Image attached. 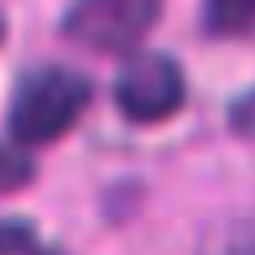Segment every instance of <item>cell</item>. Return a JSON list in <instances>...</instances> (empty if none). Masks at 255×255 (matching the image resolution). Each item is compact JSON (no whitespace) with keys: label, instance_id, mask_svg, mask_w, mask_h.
Segmentation results:
<instances>
[{"label":"cell","instance_id":"1","mask_svg":"<svg viewBox=\"0 0 255 255\" xmlns=\"http://www.w3.org/2000/svg\"><path fill=\"white\" fill-rule=\"evenodd\" d=\"M88 96H92L88 76H80L72 68H60V64L36 68L16 88V100H12V112H8V128H12V135L20 143L60 139L76 124V116L88 108Z\"/></svg>","mask_w":255,"mask_h":255},{"label":"cell","instance_id":"2","mask_svg":"<svg viewBox=\"0 0 255 255\" xmlns=\"http://www.w3.org/2000/svg\"><path fill=\"white\" fill-rule=\"evenodd\" d=\"M187 84L171 56L163 52H135L116 76V104L135 124H159L183 108Z\"/></svg>","mask_w":255,"mask_h":255},{"label":"cell","instance_id":"3","mask_svg":"<svg viewBox=\"0 0 255 255\" xmlns=\"http://www.w3.org/2000/svg\"><path fill=\"white\" fill-rule=\"evenodd\" d=\"M159 16V0H76L64 16V32L100 52L131 48Z\"/></svg>","mask_w":255,"mask_h":255},{"label":"cell","instance_id":"4","mask_svg":"<svg viewBox=\"0 0 255 255\" xmlns=\"http://www.w3.org/2000/svg\"><path fill=\"white\" fill-rule=\"evenodd\" d=\"M199 255H255V211L211 223L199 239Z\"/></svg>","mask_w":255,"mask_h":255},{"label":"cell","instance_id":"5","mask_svg":"<svg viewBox=\"0 0 255 255\" xmlns=\"http://www.w3.org/2000/svg\"><path fill=\"white\" fill-rule=\"evenodd\" d=\"M203 24L215 36L255 32V0H203Z\"/></svg>","mask_w":255,"mask_h":255},{"label":"cell","instance_id":"6","mask_svg":"<svg viewBox=\"0 0 255 255\" xmlns=\"http://www.w3.org/2000/svg\"><path fill=\"white\" fill-rule=\"evenodd\" d=\"M231 128L247 139H255V88H247L235 104H231Z\"/></svg>","mask_w":255,"mask_h":255},{"label":"cell","instance_id":"7","mask_svg":"<svg viewBox=\"0 0 255 255\" xmlns=\"http://www.w3.org/2000/svg\"><path fill=\"white\" fill-rule=\"evenodd\" d=\"M0 251H4V255H56V251H40L36 239H32L24 227H4V231H0Z\"/></svg>","mask_w":255,"mask_h":255},{"label":"cell","instance_id":"8","mask_svg":"<svg viewBox=\"0 0 255 255\" xmlns=\"http://www.w3.org/2000/svg\"><path fill=\"white\" fill-rule=\"evenodd\" d=\"M24 179H28V163H24L20 155L0 151V191H12V187L24 183Z\"/></svg>","mask_w":255,"mask_h":255}]
</instances>
